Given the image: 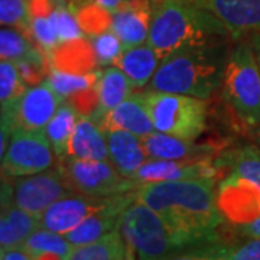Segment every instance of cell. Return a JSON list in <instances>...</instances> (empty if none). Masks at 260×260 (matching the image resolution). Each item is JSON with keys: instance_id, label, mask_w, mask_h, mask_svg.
I'll return each instance as SVG.
<instances>
[{"instance_id": "74e56055", "label": "cell", "mask_w": 260, "mask_h": 260, "mask_svg": "<svg viewBox=\"0 0 260 260\" xmlns=\"http://www.w3.org/2000/svg\"><path fill=\"white\" fill-rule=\"evenodd\" d=\"M10 136H12V132H10L9 126L6 124V121L0 117V162L3 160L5 153H6V150H8Z\"/></svg>"}, {"instance_id": "d4e9b609", "label": "cell", "mask_w": 260, "mask_h": 260, "mask_svg": "<svg viewBox=\"0 0 260 260\" xmlns=\"http://www.w3.org/2000/svg\"><path fill=\"white\" fill-rule=\"evenodd\" d=\"M136 90V85L117 65H109L102 71L99 81V100L100 107L95 117L109 112L130 97Z\"/></svg>"}, {"instance_id": "7402d4cb", "label": "cell", "mask_w": 260, "mask_h": 260, "mask_svg": "<svg viewBox=\"0 0 260 260\" xmlns=\"http://www.w3.org/2000/svg\"><path fill=\"white\" fill-rule=\"evenodd\" d=\"M48 58L51 67L75 74L90 73L99 67L91 42L87 37L58 44Z\"/></svg>"}, {"instance_id": "f35d334b", "label": "cell", "mask_w": 260, "mask_h": 260, "mask_svg": "<svg viewBox=\"0 0 260 260\" xmlns=\"http://www.w3.org/2000/svg\"><path fill=\"white\" fill-rule=\"evenodd\" d=\"M95 2H97L102 8H104L106 10H109L113 15V13L119 9L126 0H95Z\"/></svg>"}, {"instance_id": "8992f818", "label": "cell", "mask_w": 260, "mask_h": 260, "mask_svg": "<svg viewBox=\"0 0 260 260\" xmlns=\"http://www.w3.org/2000/svg\"><path fill=\"white\" fill-rule=\"evenodd\" d=\"M150 119L158 132L197 140L207 127V102L192 95L145 91Z\"/></svg>"}, {"instance_id": "7bdbcfd3", "label": "cell", "mask_w": 260, "mask_h": 260, "mask_svg": "<svg viewBox=\"0 0 260 260\" xmlns=\"http://www.w3.org/2000/svg\"><path fill=\"white\" fill-rule=\"evenodd\" d=\"M0 112H2V106H0Z\"/></svg>"}, {"instance_id": "ac0fdd59", "label": "cell", "mask_w": 260, "mask_h": 260, "mask_svg": "<svg viewBox=\"0 0 260 260\" xmlns=\"http://www.w3.org/2000/svg\"><path fill=\"white\" fill-rule=\"evenodd\" d=\"M146 155L153 159L169 160H201L211 159L214 148L211 145H198L195 140L171 136L162 132H152L142 138Z\"/></svg>"}, {"instance_id": "ab89813d", "label": "cell", "mask_w": 260, "mask_h": 260, "mask_svg": "<svg viewBox=\"0 0 260 260\" xmlns=\"http://www.w3.org/2000/svg\"><path fill=\"white\" fill-rule=\"evenodd\" d=\"M253 49H254V54H256V58H257V62H259L260 67V34H256V37L253 39Z\"/></svg>"}, {"instance_id": "6da1fadb", "label": "cell", "mask_w": 260, "mask_h": 260, "mask_svg": "<svg viewBox=\"0 0 260 260\" xmlns=\"http://www.w3.org/2000/svg\"><path fill=\"white\" fill-rule=\"evenodd\" d=\"M214 182V178L143 182L136 188V200L164 218L182 253L220 239L223 215Z\"/></svg>"}, {"instance_id": "7c38bea8", "label": "cell", "mask_w": 260, "mask_h": 260, "mask_svg": "<svg viewBox=\"0 0 260 260\" xmlns=\"http://www.w3.org/2000/svg\"><path fill=\"white\" fill-rule=\"evenodd\" d=\"M71 192L58 168L19 177L13 182V203L35 217Z\"/></svg>"}, {"instance_id": "ffe728a7", "label": "cell", "mask_w": 260, "mask_h": 260, "mask_svg": "<svg viewBox=\"0 0 260 260\" xmlns=\"http://www.w3.org/2000/svg\"><path fill=\"white\" fill-rule=\"evenodd\" d=\"M175 259L198 260H260V239L223 242L221 237L203 246L179 253Z\"/></svg>"}, {"instance_id": "d6986e66", "label": "cell", "mask_w": 260, "mask_h": 260, "mask_svg": "<svg viewBox=\"0 0 260 260\" xmlns=\"http://www.w3.org/2000/svg\"><path fill=\"white\" fill-rule=\"evenodd\" d=\"M109 146V160L123 177L133 178L149 156L142 138L127 130H106Z\"/></svg>"}, {"instance_id": "9a60e30c", "label": "cell", "mask_w": 260, "mask_h": 260, "mask_svg": "<svg viewBox=\"0 0 260 260\" xmlns=\"http://www.w3.org/2000/svg\"><path fill=\"white\" fill-rule=\"evenodd\" d=\"M97 121L103 132L114 129L127 130L139 138H145L156 130L150 119L143 94H132L114 109L99 116Z\"/></svg>"}, {"instance_id": "277c9868", "label": "cell", "mask_w": 260, "mask_h": 260, "mask_svg": "<svg viewBox=\"0 0 260 260\" xmlns=\"http://www.w3.org/2000/svg\"><path fill=\"white\" fill-rule=\"evenodd\" d=\"M223 93L225 102L243 123L260 126V67L249 44H239L229 54Z\"/></svg>"}, {"instance_id": "cb8c5ba5", "label": "cell", "mask_w": 260, "mask_h": 260, "mask_svg": "<svg viewBox=\"0 0 260 260\" xmlns=\"http://www.w3.org/2000/svg\"><path fill=\"white\" fill-rule=\"evenodd\" d=\"M135 259L126 240L123 239L119 227L102 236L100 239L75 246L70 253L68 260H126Z\"/></svg>"}, {"instance_id": "9c48e42d", "label": "cell", "mask_w": 260, "mask_h": 260, "mask_svg": "<svg viewBox=\"0 0 260 260\" xmlns=\"http://www.w3.org/2000/svg\"><path fill=\"white\" fill-rule=\"evenodd\" d=\"M55 152L45 132H12L9 146L0 162V175L19 178L34 175L55 165Z\"/></svg>"}, {"instance_id": "f1b7e54d", "label": "cell", "mask_w": 260, "mask_h": 260, "mask_svg": "<svg viewBox=\"0 0 260 260\" xmlns=\"http://www.w3.org/2000/svg\"><path fill=\"white\" fill-rule=\"evenodd\" d=\"M214 164L218 169H227L229 175L243 178L260 186V149L256 146H244L225 152Z\"/></svg>"}, {"instance_id": "e0dca14e", "label": "cell", "mask_w": 260, "mask_h": 260, "mask_svg": "<svg viewBox=\"0 0 260 260\" xmlns=\"http://www.w3.org/2000/svg\"><path fill=\"white\" fill-rule=\"evenodd\" d=\"M198 5L213 12L232 37L246 32L260 34V0H198Z\"/></svg>"}, {"instance_id": "52a82bcc", "label": "cell", "mask_w": 260, "mask_h": 260, "mask_svg": "<svg viewBox=\"0 0 260 260\" xmlns=\"http://www.w3.org/2000/svg\"><path fill=\"white\" fill-rule=\"evenodd\" d=\"M223 224L239 239H260V186L229 175L217 189Z\"/></svg>"}, {"instance_id": "4fadbf2b", "label": "cell", "mask_w": 260, "mask_h": 260, "mask_svg": "<svg viewBox=\"0 0 260 260\" xmlns=\"http://www.w3.org/2000/svg\"><path fill=\"white\" fill-rule=\"evenodd\" d=\"M220 169L211 159L201 160H169V159L149 158L136 175L133 177L139 184L156 181H182V179H201L214 178Z\"/></svg>"}, {"instance_id": "1f68e13d", "label": "cell", "mask_w": 260, "mask_h": 260, "mask_svg": "<svg viewBox=\"0 0 260 260\" xmlns=\"http://www.w3.org/2000/svg\"><path fill=\"white\" fill-rule=\"evenodd\" d=\"M15 64L18 67L20 78L28 87L45 83L48 74H49V70H51L49 58L41 48L38 47L32 52H29L25 58L16 61Z\"/></svg>"}, {"instance_id": "5bb4252c", "label": "cell", "mask_w": 260, "mask_h": 260, "mask_svg": "<svg viewBox=\"0 0 260 260\" xmlns=\"http://www.w3.org/2000/svg\"><path fill=\"white\" fill-rule=\"evenodd\" d=\"M153 13V0H126L112 15L110 29L119 37L123 48L148 42Z\"/></svg>"}, {"instance_id": "4dcf8cb0", "label": "cell", "mask_w": 260, "mask_h": 260, "mask_svg": "<svg viewBox=\"0 0 260 260\" xmlns=\"http://www.w3.org/2000/svg\"><path fill=\"white\" fill-rule=\"evenodd\" d=\"M37 48L26 32L13 26H0V61L16 62Z\"/></svg>"}, {"instance_id": "83f0119b", "label": "cell", "mask_w": 260, "mask_h": 260, "mask_svg": "<svg viewBox=\"0 0 260 260\" xmlns=\"http://www.w3.org/2000/svg\"><path fill=\"white\" fill-rule=\"evenodd\" d=\"M32 260L61 259L68 260L74 246L65 239L64 234L38 227L35 232L22 243Z\"/></svg>"}, {"instance_id": "30bf717a", "label": "cell", "mask_w": 260, "mask_h": 260, "mask_svg": "<svg viewBox=\"0 0 260 260\" xmlns=\"http://www.w3.org/2000/svg\"><path fill=\"white\" fill-rule=\"evenodd\" d=\"M62 100L65 99L58 95L45 81L28 87L25 93L3 104L0 117L6 121L10 132H42Z\"/></svg>"}, {"instance_id": "e575fe53", "label": "cell", "mask_w": 260, "mask_h": 260, "mask_svg": "<svg viewBox=\"0 0 260 260\" xmlns=\"http://www.w3.org/2000/svg\"><path fill=\"white\" fill-rule=\"evenodd\" d=\"M28 85L23 83L15 62L0 61V106L25 93Z\"/></svg>"}, {"instance_id": "7a4b0ae2", "label": "cell", "mask_w": 260, "mask_h": 260, "mask_svg": "<svg viewBox=\"0 0 260 260\" xmlns=\"http://www.w3.org/2000/svg\"><path fill=\"white\" fill-rule=\"evenodd\" d=\"M230 35L213 12L192 0H153L148 44L160 61L184 49L221 44Z\"/></svg>"}, {"instance_id": "f546056e", "label": "cell", "mask_w": 260, "mask_h": 260, "mask_svg": "<svg viewBox=\"0 0 260 260\" xmlns=\"http://www.w3.org/2000/svg\"><path fill=\"white\" fill-rule=\"evenodd\" d=\"M100 77H102V70L75 74V73H68V71H62V70L51 67L47 83L52 87V90L58 95H61L62 99H70L75 94L97 87Z\"/></svg>"}, {"instance_id": "d590c367", "label": "cell", "mask_w": 260, "mask_h": 260, "mask_svg": "<svg viewBox=\"0 0 260 260\" xmlns=\"http://www.w3.org/2000/svg\"><path fill=\"white\" fill-rule=\"evenodd\" d=\"M13 204V182L0 175V215Z\"/></svg>"}, {"instance_id": "8d00e7d4", "label": "cell", "mask_w": 260, "mask_h": 260, "mask_svg": "<svg viewBox=\"0 0 260 260\" xmlns=\"http://www.w3.org/2000/svg\"><path fill=\"white\" fill-rule=\"evenodd\" d=\"M2 260H32L23 244H16L3 249Z\"/></svg>"}, {"instance_id": "5b68a950", "label": "cell", "mask_w": 260, "mask_h": 260, "mask_svg": "<svg viewBox=\"0 0 260 260\" xmlns=\"http://www.w3.org/2000/svg\"><path fill=\"white\" fill-rule=\"evenodd\" d=\"M119 230L138 259H175L179 253L175 237L164 218L138 200L121 213Z\"/></svg>"}, {"instance_id": "3957f363", "label": "cell", "mask_w": 260, "mask_h": 260, "mask_svg": "<svg viewBox=\"0 0 260 260\" xmlns=\"http://www.w3.org/2000/svg\"><path fill=\"white\" fill-rule=\"evenodd\" d=\"M225 42L191 48L160 61L148 84V91L177 93L210 99L223 84L227 64Z\"/></svg>"}, {"instance_id": "4316f807", "label": "cell", "mask_w": 260, "mask_h": 260, "mask_svg": "<svg viewBox=\"0 0 260 260\" xmlns=\"http://www.w3.org/2000/svg\"><path fill=\"white\" fill-rule=\"evenodd\" d=\"M38 227V217L13 203L0 215V244L3 247L22 244Z\"/></svg>"}, {"instance_id": "484cf974", "label": "cell", "mask_w": 260, "mask_h": 260, "mask_svg": "<svg viewBox=\"0 0 260 260\" xmlns=\"http://www.w3.org/2000/svg\"><path fill=\"white\" fill-rule=\"evenodd\" d=\"M80 113L73 106L70 100H62L58 106L55 114L49 120L47 127L44 129L47 138L51 142L56 158H62L68 155V145L74 133L75 124L80 119Z\"/></svg>"}, {"instance_id": "b9f144b4", "label": "cell", "mask_w": 260, "mask_h": 260, "mask_svg": "<svg viewBox=\"0 0 260 260\" xmlns=\"http://www.w3.org/2000/svg\"><path fill=\"white\" fill-rule=\"evenodd\" d=\"M192 2H195V3H198V0H192Z\"/></svg>"}, {"instance_id": "60d3db41", "label": "cell", "mask_w": 260, "mask_h": 260, "mask_svg": "<svg viewBox=\"0 0 260 260\" xmlns=\"http://www.w3.org/2000/svg\"><path fill=\"white\" fill-rule=\"evenodd\" d=\"M3 249H5V247H3V246L0 244V259H2V254H3Z\"/></svg>"}, {"instance_id": "2e32d148", "label": "cell", "mask_w": 260, "mask_h": 260, "mask_svg": "<svg viewBox=\"0 0 260 260\" xmlns=\"http://www.w3.org/2000/svg\"><path fill=\"white\" fill-rule=\"evenodd\" d=\"M136 200V189L119 195L112 205L87 217L74 230L65 233V239L73 246H83L100 239L102 236L119 227L121 213Z\"/></svg>"}, {"instance_id": "44dd1931", "label": "cell", "mask_w": 260, "mask_h": 260, "mask_svg": "<svg viewBox=\"0 0 260 260\" xmlns=\"http://www.w3.org/2000/svg\"><path fill=\"white\" fill-rule=\"evenodd\" d=\"M68 155L87 160H109L106 133L93 117L80 116L68 145Z\"/></svg>"}, {"instance_id": "d6a6232c", "label": "cell", "mask_w": 260, "mask_h": 260, "mask_svg": "<svg viewBox=\"0 0 260 260\" xmlns=\"http://www.w3.org/2000/svg\"><path fill=\"white\" fill-rule=\"evenodd\" d=\"M91 42L94 54L97 58L99 67H109L114 64V61L119 58L123 51V44L119 37L113 32L112 29L104 30L102 34H95L87 37Z\"/></svg>"}, {"instance_id": "603a6c76", "label": "cell", "mask_w": 260, "mask_h": 260, "mask_svg": "<svg viewBox=\"0 0 260 260\" xmlns=\"http://www.w3.org/2000/svg\"><path fill=\"white\" fill-rule=\"evenodd\" d=\"M159 64L160 58L156 51L148 42H145L135 47L123 48L121 54L113 65H117L133 81L136 88H142L152 80Z\"/></svg>"}, {"instance_id": "836d02e7", "label": "cell", "mask_w": 260, "mask_h": 260, "mask_svg": "<svg viewBox=\"0 0 260 260\" xmlns=\"http://www.w3.org/2000/svg\"><path fill=\"white\" fill-rule=\"evenodd\" d=\"M29 0H0V26H13L29 35Z\"/></svg>"}, {"instance_id": "ba28073f", "label": "cell", "mask_w": 260, "mask_h": 260, "mask_svg": "<svg viewBox=\"0 0 260 260\" xmlns=\"http://www.w3.org/2000/svg\"><path fill=\"white\" fill-rule=\"evenodd\" d=\"M58 159L56 168L73 192L109 197L135 191L140 185L133 178L123 177L110 160H87L70 155Z\"/></svg>"}, {"instance_id": "8fae6325", "label": "cell", "mask_w": 260, "mask_h": 260, "mask_svg": "<svg viewBox=\"0 0 260 260\" xmlns=\"http://www.w3.org/2000/svg\"><path fill=\"white\" fill-rule=\"evenodd\" d=\"M119 195H87L80 192H71L61 200L49 205L42 214L38 215V224L42 229L51 232L65 234L74 230L91 214L100 211L103 208L112 205Z\"/></svg>"}]
</instances>
